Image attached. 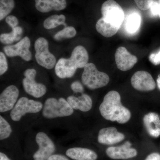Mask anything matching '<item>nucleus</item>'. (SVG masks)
I'll use <instances>...</instances> for the list:
<instances>
[{"instance_id": "a878e982", "label": "nucleus", "mask_w": 160, "mask_h": 160, "mask_svg": "<svg viewBox=\"0 0 160 160\" xmlns=\"http://www.w3.org/2000/svg\"><path fill=\"white\" fill-rule=\"evenodd\" d=\"M77 31L72 26H66L62 30L59 31L54 35L55 40L59 41L64 38H70L75 36Z\"/></svg>"}, {"instance_id": "e433bc0d", "label": "nucleus", "mask_w": 160, "mask_h": 160, "mask_svg": "<svg viewBox=\"0 0 160 160\" xmlns=\"http://www.w3.org/2000/svg\"><path fill=\"white\" fill-rule=\"evenodd\" d=\"M159 3V15L158 16L160 18V0H158Z\"/></svg>"}, {"instance_id": "7c9ffc66", "label": "nucleus", "mask_w": 160, "mask_h": 160, "mask_svg": "<svg viewBox=\"0 0 160 160\" xmlns=\"http://www.w3.org/2000/svg\"><path fill=\"white\" fill-rule=\"evenodd\" d=\"M6 22L8 24L12 29L16 27L18 25L19 22L17 18L12 15H9L7 16L6 18Z\"/></svg>"}, {"instance_id": "423d86ee", "label": "nucleus", "mask_w": 160, "mask_h": 160, "mask_svg": "<svg viewBox=\"0 0 160 160\" xmlns=\"http://www.w3.org/2000/svg\"><path fill=\"white\" fill-rule=\"evenodd\" d=\"M36 60L40 66L47 69H52L56 65V58L49 51V42L46 38H39L34 44Z\"/></svg>"}, {"instance_id": "c756f323", "label": "nucleus", "mask_w": 160, "mask_h": 160, "mask_svg": "<svg viewBox=\"0 0 160 160\" xmlns=\"http://www.w3.org/2000/svg\"><path fill=\"white\" fill-rule=\"evenodd\" d=\"M149 60L155 66L160 64V48L156 52L151 53L149 56Z\"/></svg>"}, {"instance_id": "4be33fe9", "label": "nucleus", "mask_w": 160, "mask_h": 160, "mask_svg": "<svg viewBox=\"0 0 160 160\" xmlns=\"http://www.w3.org/2000/svg\"><path fill=\"white\" fill-rule=\"evenodd\" d=\"M22 28L20 26H17L12 28L11 32L1 34L0 41L2 44L10 45L14 42L19 41L22 37Z\"/></svg>"}, {"instance_id": "0eeeda50", "label": "nucleus", "mask_w": 160, "mask_h": 160, "mask_svg": "<svg viewBox=\"0 0 160 160\" xmlns=\"http://www.w3.org/2000/svg\"><path fill=\"white\" fill-rule=\"evenodd\" d=\"M102 18L106 22L120 28L125 14L121 6L114 0H107L102 6Z\"/></svg>"}, {"instance_id": "393cba45", "label": "nucleus", "mask_w": 160, "mask_h": 160, "mask_svg": "<svg viewBox=\"0 0 160 160\" xmlns=\"http://www.w3.org/2000/svg\"><path fill=\"white\" fill-rule=\"evenodd\" d=\"M12 132L10 124L2 116H0V140H4L9 137Z\"/></svg>"}, {"instance_id": "2f4dec72", "label": "nucleus", "mask_w": 160, "mask_h": 160, "mask_svg": "<svg viewBox=\"0 0 160 160\" xmlns=\"http://www.w3.org/2000/svg\"><path fill=\"white\" fill-rule=\"evenodd\" d=\"M150 12L152 15L153 17L158 16L159 15V3L158 1L154 0L151 4L150 8Z\"/></svg>"}, {"instance_id": "39448f33", "label": "nucleus", "mask_w": 160, "mask_h": 160, "mask_svg": "<svg viewBox=\"0 0 160 160\" xmlns=\"http://www.w3.org/2000/svg\"><path fill=\"white\" fill-rule=\"evenodd\" d=\"M43 106L41 102L22 97L18 100L15 106L10 112L11 119L18 122L27 113H36L43 109Z\"/></svg>"}, {"instance_id": "ddd939ff", "label": "nucleus", "mask_w": 160, "mask_h": 160, "mask_svg": "<svg viewBox=\"0 0 160 160\" xmlns=\"http://www.w3.org/2000/svg\"><path fill=\"white\" fill-rule=\"evenodd\" d=\"M116 64L118 69L121 71L130 70L138 62V58L131 54L125 47H118L115 54Z\"/></svg>"}, {"instance_id": "9b49d317", "label": "nucleus", "mask_w": 160, "mask_h": 160, "mask_svg": "<svg viewBox=\"0 0 160 160\" xmlns=\"http://www.w3.org/2000/svg\"><path fill=\"white\" fill-rule=\"evenodd\" d=\"M132 86L140 91H149L154 90L156 83L151 75L145 71L135 72L131 79Z\"/></svg>"}, {"instance_id": "1a4fd4ad", "label": "nucleus", "mask_w": 160, "mask_h": 160, "mask_svg": "<svg viewBox=\"0 0 160 160\" xmlns=\"http://www.w3.org/2000/svg\"><path fill=\"white\" fill-rule=\"evenodd\" d=\"M39 149L33 155L34 160H48L55 151L54 143L45 132H40L36 136Z\"/></svg>"}, {"instance_id": "aec40b11", "label": "nucleus", "mask_w": 160, "mask_h": 160, "mask_svg": "<svg viewBox=\"0 0 160 160\" xmlns=\"http://www.w3.org/2000/svg\"><path fill=\"white\" fill-rule=\"evenodd\" d=\"M96 29L99 33L106 38H110L114 35L120 28L106 22L103 18L98 20L96 25Z\"/></svg>"}, {"instance_id": "f3484780", "label": "nucleus", "mask_w": 160, "mask_h": 160, "mask_svg": "<svg viewBox=\"0 0 160 160\" xmlns=\"http://www.w3.org/2000/svg\"><path fill=\"white\" fill-rule=\"evenodd\" d=\"M66 100L72 108L75 110L86 112L89 111L92 107V102L91 98L88 95L85 93H82L78 97L70 96L68 97Z\"/></svg>"}, {"instance_id": "72a5a7b5", "label": "nucleus", "mask_w": 160, "mask_h": 160, "mask_svg": "<svg viewBox=\"0 0 160 160\" xmlns=\"http://www.w3.org/2000/svg\"><path fill=\"white\" fill-rule=\"evenodd\" d=\"M145 160H160V154L157 152H153L148 156Z\"/></svg>"}, {"instance_id": "6ab92c4d", "label": "nucleus", "mask_w": 160, "mask_h": 160, "mask_svg": "<svg viewBox=\"0 0 160 160\" xmlns=\"http://www.w3.org/2000/svg\"><path fill=\"white\" fill-rule=\"evenodd\" d=\"M66 155L74 160H96L97 154L91 149L81 147H74L67 149Z\"/></svg>"}, {"instance_id": "2eb2a0df", "label": "nucleus", "mask_w": 160, "mask_h": 160, "mask_svg": "<svg viewBox=\"0 0 160 160\" xmlns=\"http://www.w3.org/2000/svg\"><path fill=\"white\" fill-rule=\"evenodd\" d=\"M125 138L123 133L119 132L114 127L101 129L98 135V142L102 144L111 145L122 142Z\"/></svg>"}, {"instance_id": "f03ea898", "label": "nucleus", "mask_w": 160, "mask_h": 160, "mask_svg": "<svg viewBox=\"0 0 160 160\" xmlns=\"http://www.w3.org/2000/svg\"><path fill=\"white\" fill-rule=\"evenodd\" d=\"M89 54L85 47L78 46L75 47L69 58H61L55 67L57 76L62 79L71 78L78 69L84 68L88 63Z\"/></svg>"}, {"instance_id": "9d476101", "label": "nucleus", "mask_w": 160, "mask_h": 160, "mask_svg": "<svg viewBox=\"0 0 160 160\" xmlns=\"http://www.w3.org/2000/svg\"><path fill=\"white\" fill-rule=\"evenodd\" d=\"M30 44L29 38L25 37L15 45L5 46L4 52L9 57L19 56L24 61L29 62L32 58L31 52L29 50Z\"/></svg>"}, {"instance_id": "b1692460", "label": "nucleus", "mask_w": 160, "mask_h": 160, "mask_svg": "<svg viewBox=\"0 0 160 160\" xmlns=\"http://www.w3.org/2000/svg\"><path fill=\"white\" fill-rule=\"evenodd\" d=\"M14 6V0H0V20L7 17Z\"/></svg>"}, {"instance_id": "c85d7f7f", "label": "nucleus", "mask_w": 160, "mask_h": 160, "mask_svg": "<svg viewBox=\"0 0 160 160\" xmlns=\"http://www.w3.org/2000/svg\"><path fill=\"white\" fill-rule=\"evenodd\" d=\"M71 89L75 93H82L84 92V88L82 85L79 81H75L72 83Z\"/></svg>"}, {"instance_id": "6e6552de", "label": "nucleus", "mask_w": 160, "mask_h": 160, "mask_svg": "<svg viewBox=\"0 0 160 160\" xmlns=\"http://www.w3.org/2000/svg\"><path fill=\"white\" fill-rule=\"evenodd\" d=\"M37 71L34 69H26L24 72L22 80L23 88L26 93L35 98L42 97L46 94L47 88L42 83L36 82Z\"/></svg>"}, {"instance_id": "473e14b6", "label": "nucleus", "mask_w": 160, "mask_h": 160, "mask_svg": "<svg viewBox=\"0 0 160 160\" xmlns=\"http://www.w3.org/2000/svg\"><path fill=\"white\" fill-rule=\"evenodd\" d=\"M48 160H69L65 156L62 154H53L49 158Z\"/></svg>"}, {"instance_id": "bb28decb", "label": "nucleus", "mask_w": 160, "mask_h": 160, "mask_svg": "<svg viewBox=\"0 0 160 160\" xmlns=\"http://www.w3.org/2000/svg\"><path fill=\"white\" fill-rule=\"evenodd\" d=\"M153 1L154 0H134L139 9L143 11L149 9Z\"/></svg>"}, {"instance_id": "5701e85b", "label": "nucleus", "mask_w": 160, "mask_h": 160, "mask_svg": "<svg viewBox=\"0 0 160 160\" xmlns=\"http://www.w3.org/2000/svg\"><path fill=\"white\" fill-rule=\"evenodd\" d=\"M66 20V17L64 15H53L44 21L43 26L47 29H54L60 25H64L66 27L67 25L65 22Z\"/></svg>"}, {"instance_id": "c9c22d12", "label": "nucleus", "mask_w": 160, "mask_h": 160, "mask_svg": "<svg viewBox=\"0 0 160 160\" xmlns=\"http://www.w3.org/2000/svg\"><path fill=\"white\" fill-rule=\"evenodd\" d=\"M157 82L158 88L160 90V74L158 76L157 80Z\"/></svg>"}, {"instance_id": "20e7f679", "label": "nucleus", "mask_w": 160, "mask_h": 160, "mask_svg": "<svg viewBox=\"0 0 160 160\" xmlns=\"http://www.w3.org/2000/svg\"><path fill=\"white\" fill-rule=\"evenodd\" d=\"M83 84L90 89H95L106 86L109 83V76L98 70L92 63H88L84 68L82 76Z\"/></svg>"}, {"instance_id": "4468645a", "label": "nucleus", "mask_w": 160, "mask_h": 160, "mask_svg": "<svg viewBox=\"0 0 160 160\" xmlns=\"http://www.w3.org/2000/svg\"><path fill=\"white\" fill-rule=\"evenodd\" d=\"M106 153L109 158L117 160L127 159L137 155L136 150L131 148V143L128 141L121 146L109 147L106 149Z\"/></svg>"}, {"instance_id": "412c9836", "label": "nucleus", "mask_w": 160, "mask_h": 160, "mask_svg": "<svg viewBox=\"0 0 160 160\" xmlns=\"http://www.w3.org/2000/svg\"><path fill=\"white\" fill-rule=\"evenodd\" d=\"M142 22V18L139 13L133 12L126 18V29L129 33H135L139 29Z\"/></svg>"}, {"instance_id": "f257e3e1", "label": "nucleus", "mask_w": 160, "mask_h": 160, "mask_svg": "<svg viewBox=\"0 0 160 160\" xmlns=\"http://www.w3.org/2000/svg\"><path fill=\"white\" fill-rule=\"evenodd\" d=\"M102 116L106 120L120 124L128 122L131 118L129 109L122 105L121 96L118 92L111 91L104 97L99 107Z\"/></svg>"}, {"instance_id": "cd10ccee", "label": "nucleus", "mask_w": 160, "mask_h": 160, "mask_svg": "<svg viewBox=\"0 0 160 160\" xmlns=\"http://www.w3.org/2000/svg\"><path fill=\"white\" fill-rule=\"evenodd\" d=\"M8 69V62L5 54L1 52H0V75H2L6 72Z\"/></svg>"}, {"instance_id": "f8f14e48", "label": "nucleus", "mask_w": 160, "mask_h": 160, "mask_svg": "<svg viewBox=\"0 0 160 160\" xmlns=\"http://www.w3.org/2000/svg\"><path fill=\"white\" fill-rule=\"evenodd\" d=\"M19 91L16 86L10 85L0 95V112H5L13 109L17 102Z\"/></svg>"}, {"instance_id": "dca6fc26", "label": "nucleus", "mask_w": 160, "mask_h": 160, "mask_svg": "<svg viewBox=\"0 0 160 160\" xmlns=\"http://www.w3.org/2000/svg\"><path fill=\"white\" fill-rule=\"evenodd\" d=\"M35 2L36 9L43 13L63 10L67 6L66 0H35Z\"/></svg>"}, {"instance_id": "7ed1b4c3", "label": "nucleus", "mask_w": 160, "mask_h": 160, "mask_svg": "<svg viewBox=\"0 0 160 160\" xmlns=\"http://www.w3.org/2000/svg\"><path fill=\"white\" fill-rule=\"evenodd\" d=\"M74 112L67 100L63 98L58 99L54 98L47 99L44 103L43 117L48 119L70 116Z\"/></svg>"}, {"instance_id": "a211bd4d", "label": "nucleus", "mask_w": 160, "mask_h": 160, "mask_svg": "<svg viewBox=\"0 0 160 160\" xmlns=\"http://www.w3.org/2000/svg\"><path fill=\"white\" fill-rule=\"evenodd\" d=\"M144 126L149 135L153 138L160 136V119L157 113L149 112L143 118Z\"/></svg>"}, {"instance_id": "f704fd0d", "label": "nucleus", "mask_w": 160, "mask_h": 160, "mask_svg": "<svg viewBox=\"0 0 160 160\" xmlns=\"http://www.w3.org/2000/svg\"><path fill=\"white\" fill-rule=\"evenodd\" d=\"M0 160H11L6 154L3 152H0Z\"/></svg>"}]
</instances>
